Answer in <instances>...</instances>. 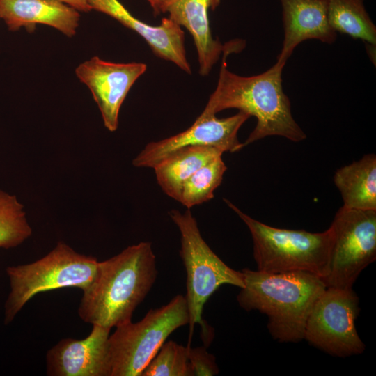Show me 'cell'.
<instances>
[{
	"label": "cell",
	"mask_w": 376,
	"mask_h": 376,
	"mask_svg": "<svg viewBox=\"0 0 376 376\" xmlns=\"http://www.w3.org/2000/svg\"><path fill=\"white\" fill-rule=\"evenodd\" d=\"M334 240L327 287L351 289L376 258V210L342 206L330 226Z\"/></svg>",
	"instance_id": "obj_8"
},
{
	"label": "cell",
	"mask_w": 376,
	"mask_h": 376,
	"mask_svg": "<svg viewBox=\"0 0 376 376\" xmlns=\"http://www.w3.org/2000/svg\"><path fill=\"white\" fill-rule=\"evenodd\" d=\"M31 235L24 205L15 196L0 190V248L17 246Z\"/></svg>",
	"instance_id": "obj_21"
},
{
	"label": "cell",
	"mask_w": 376,
	"mask_h": 376,
	"mask_svg": "<svg viewBox=\"0 0 376 376\" xmlns=\"http://www.w3.org/2000/svg\"><path fill=\"white\" fill-rule=\"evenodd\" d=\"M221 0H169L164 13L180 26L191 33L198 54L199 73L206 76L219 60L221 52L235 47H243L244 42L233 41L222 45L212 35L208 12L214 10Z\"/></svg>",
	"instance_id": "obj_14"
},
{
	"label": "cell",
	"mask_w": 376,
	"mask_h": 376,
	"mask_svg": "<svg viewBox=\"0 0 376 376\" xmlns=\"http://www.w3.org/2000/svg\"><path fill=\"white\" fill-rule=\"evenodd\" d=\"M189 319L185 296L178 295L140 321L116 327L109 338L111 376H141L169 336Z\"/></svg>",
	"instance_id": "obj_7"
},
{
	"label": "cell",
	"mask_w": 376,
	"mask_h": 376,
	"mask_svg": "<svg viewBox=\"0 0 376 376\" xmlns=\"http://www.w3.org/2000/svg\"><path fill=\"white\" fill-rule=\"evenodd\" d=\"M223 153L222 150L211 146L180 148L153 167L157 181L166 195L179 202L183 182L201 166Z\"/></svg>",
	"instance_id": "obj_17"
},
{
	"label": "cell",
	"mask_w": 376,
	"mask_h": 376,
	"mask_svg": "<svg viewBox=\"0 0 376 376\" xmlns=\"http://www.w3.org/2000/svg\"><path fill=\"white\" fill-rule=\"evenodd\" d=\"M284 38L276 63L285 66L296 47L316 39L334 43L336 32L330 26L324 0H280Z\"/></svg>",
	"instance_id": "obj_15"
},
{
	"label": "cell",
	"mask_w": 376,
	"mask_h": 376,
	"mask_svg": "<svg viewBox=\"0 0 376 376\" xmlns=\"http://www.w3.org/2000/svg\"><path fill=\"white\" fill-rule=\"evenodd\" d=\"M146 68V65L142 63H113L97 56L92 57L76 68L77 77L91 91L108 130H117L122 104L130 89Z\"/></svg>",
	"instance_id": "obj_11"
},
{
	"label": "cell",
	"mask_w": 376,
	"mask_h": 376,
	"mask_svg": "<svg viewBox=\"0 0 376 376\" xmlns=\"http://www.w3.org/2000/svg\"><path fill=\"white\" fill-rule=\"evenodd\" d=\"M111 329L93 325L83 339L64 338L48 350L47 375L111 376L109 338Z\"/></svg>",
	"instance_id": "obj_12"
},
{
	"label": "cell",
	"mask_w": 376,
	"mask_h": 376,
	"mask_svg": "<svg viewBox=\"0 0 376 376\" xmlns=\"http://www.w3.org/2000/svg\"><path fill=\"white\" fill-rule=\"evenodd\" d=\"M157 276L156 257L148 242L129 246L98 262L93 281L83 290L78 308L80 318L109 329L132 321Z\"/></svg>",
	"instance_id": "obj_1"
},
{
	"label": "cell",
	"mask_w": 376,
	"mask_h": 376,
	"mask_svg": "<svg viewBox=\"0 0 376 376\" xmlns=\"http://www.w3.org/2000/svg\"><path fill=\"white\" fill-rule=\"evenodd\" d=\"M169 215L180 233V253L187 274L189 347L195 324H202L203 307L209 297L222 285L244 288V276L225 264L210 249L189 209L184 213L171 210Z\"/></svg>",
	"instance_id": "obj_6"
},
{
	"label": "cell",
	"mask_w": 376,
	"mask_h": 376,
	"mask_svg": "<svg viewBox=\"0 0 376 376\" xmlns=\"http://www.w3.org/2000/svg\"><path fill=\"white\" fill-rule=\"evenodd\" d=\"M141 376H193L187 346L165 341Z\"/></svg>",
	"instance_id": "obj_22"
},
{
	"label": "cell",
	"mask_w": 376,
	"mask_h": 376,
	"mask_svg": "<svg viewBox=\"0 0 376 376\" xmlns=\"http://www.w3.org/2000/svg\"><path fill=\"white\" fill-rule=\"evenodd\" d=\"M79 12L58 0H0V18L11 31L22 27L33 31L41 24L72 37L79 26Z\"/></svg>",
	"instance_id": "obj_16"
},
{
	"label": "cell",
	"mask_w": 376,
	"mask_h": 376,
	"mask_svg": "<svg viewBox=\"0 0 376 376\" xmlns=\"http://www.w3.org/2000/svg\"><path fill=\"white\" fill-rule=\"evenodd\" d=\"M364 0H324L330 26L337 33L376 44V27L364 6Z\"/></svg>",
	"instance_id": "obj_19"
},
{
	"label": "cell",
	"mask_w": 376,
	"mask_h": 376,
	"mask_svg": "<svg viewBox=\"0 0 376 376\" xmlns=\"http://www.w3.org/2000/svg\"><path fill=\"white\" fill-rule=\"evenodd\" d=\"M187 347L193 376H212L219 373L215 357L209 353L205 346Z\"/></svg>",
	"instance_id": "obj_23"
},
{
	"label": "cell",
	"mask_w": 376,
	"mask_h": 376,
	"mask_svg": "<svg viewBox=\"0 0 376 376\" xmlns=\"http://www.w3.org/2000/svg\"><path fill=\"white\" fill-rule=\"evenodd\" d=\"M249 117L242 111L225 118L200 114L186 130L148 143L133 159L132 164L136 167L153 168L171 152L187 146H211L224 152H237L244 146L238 140V130Z\"/></svg>",
	"instance_id": "obj_10"
},
{
	"label": "cell",
	"mask_w": 376,
	"mask_h": 376,
	"mask_svg": "<svg viewBox=\"0 0 376 376\" xmlns=\"http://www.w3.org/2000/svg\"><path fill=\"white\" fill-rule=\"evenodd\" d=\"M98 260L58 242L47 255L33 263L6 268L10 291L5 304L4 323L9 324L38 293L64 288L85 290L93 281Z\"/></svg>",
	"instance_id": "obj_5"
},
{
	"label": "cell",
	"mask_w": 376,
	"mask_h": 376,
	"mask_svg": "<svg viewBox=\"0 0 376 376\" xmlns=\"http://www.w3.org/2000/svg\"><path fill=\"white\" fill-rule=\"evenodd\" d=\"M359 312V298L352 288L327 287L308 317L304 339L334 356L361 354L366 346L355 327Z\"/></svg>",
	"instance_id": "obj_9"
},
{
	"label": "cell",
	"mask_w": 376,
	"mask_h": 376,
	"mask_svg": "<svg viewBox=\"0 0 376 376\" xmlns=\"http://www.w3.org/2000/svg\"><path fill=\"white\" fill-rule=\"evenodd\" d=\"M226 169L222 155L201 166L183 182L179 202L190 209L213 198Z\"/></svg>",
	"instance_id": "obj_20"
},
{
	"label": "cell",
	"mask_w": 376,
	"mask_h": 376,
	"mask_svg": "<svg viewBox=\"0 0 376 376\" xmlns=\"http://www.w3.org/2000/svg\"><path fill=\"white\" fill-rule=\"evenodd\" d=\"M334 182L339 190L343 207L376 210V155L366 154L361 159L338 169Z\"/></svg>",
	"instance_id": "obj_18"
},
{
	"label": "cell",
	"mask_w": 376,
	"mask_h": 376,
	"mask_svg": "<svg viewBox=\"0 0 376 376\" xmlns=\"http://www.w3.org/2000/svg\"><path fill=\"white\" fill-rule=\"evenodd\" d=\"M226 204L248 227L258 271L270 273L301 271L325 279L329 272L333 230L324 232L279 228L262 223L228 199Z\"/></svg>",
	"instance_id": "obj_4"
},
{
	"label": "cell",
	"mask_w": 376,
	"mask_h": 376,
	"mask_svg": "<svg viewBox=\"0 0 376 376\" xmlns=\"http://www.w3.org/2000/svg\"><path fill=\"white\" fill-rule=\"evenodd\" d=\"M92 10L104 13L141 36L160 58L173 62L191 74L185 48V33L169 17L159 26L148 24L136 18L118 0H86Z\"/></svg>",
	"instance_id": "obj_13"
},
{
	"label": "cell",
	"mask_w": 376,
	"mask_h": 376,
	"mask_svg": "<svg viewBox=\"0 0 376 376\" xmlns=\"http://www.w3.org/2000/svg\"><path fill=\"white\" fill-rule=\"evenodd\" d=\"M240 51L231 48L223 53L217 87L201 115H215L233 108L255 116L256 125L244 143V146L269 136H283L293 142L306 139L292 117L290 101L283 90L284 66L276 63L257 75H237L228 70L226 58L230 53Z\"/></svg>",
	"instance_id": "obj_2"
},
{
	"label": "cell",
	"mask_w": 376,
	"mask_h": 376,
	"mask_svg": "<svg viewBox=\"0 0 376 376\" xmlns=\"http://www.w3.org/2000/svg\"><path fill=\"white\" fill-rule=\"evenodd\" d=\"M242 272L244 286L237 296L239 305L265 314L274 339L303 340L311 311L327 288L323 279L301 271L270 273L244 268Z\"/></svg>",
	"instance_id": "obj_3"
},
{
	"label": "cell",
	"mask_w": 376,
	"mask_h": 376,
	"mask_svg": "<svg viewBox=\"0 0 376 376\" xmlns=\"http://www.w3.org/2000/svg\"><path fill=\"white\" fill-rule=\"evenodd\" d=\"M74 8L78 11L89 12L92 9L86 0H58Z\"/></svg>",
	"instance_id": "obj_24"
},
{
	"label": "cell",
	"mask_w": 376,
	"mask_h": 376,
	"mask_svg": "<svg viewBox=\"0 0 376 376\" xmlns=\"http://www.w3.org/2000/svg\"><path fill=\"white\" fill-rule=\"evenodd\" d=\"M150 4L155 15L164 13V10L169 0H147Z\"/></svg>",
	"instance_id": "obj_25"
}]
</instances>
